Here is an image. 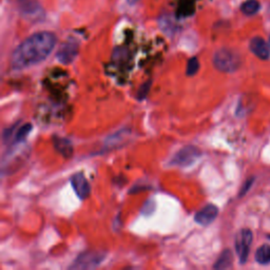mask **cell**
I'll return each mask as SVG.
<instances>
[{"instance_id": "cell-1", "label": "cell", "mask_w": 270, "mask_h": 270, "mask_svg": "<svg viewBox=\"0 0 270 270\" xmlns=\"http://www.w3.org/2000/svg\"><path fill=\"white\" fill-rule=\"evenodd\" d=\"M56 41V36L51 32H39L28 37L13 52L12 68L21 70L43 61L53 51Z\"/></svg>"}, {"instance_id": "cell-2", "label": "cell", "mask_w": 270, "mask_h": 270, "mask_svg": "<svg viewBox=\"0 0 270 270\" xmlns=\"http://www.w3.org/2000/svg\"><path fill=\"white\" fill-rule=\"evenodd\" d=\"M213 65L220 72L231 73L240 68L241 57L232 50L220 49L213 56Z\"/></svg>"}, {"instance_id": "cell-3", "label": "cell", "mask_w": 270, "mask_h": 270, "mask_svg": "<svg viewBox=\"0 0 270 270\" xmlns=\"http://www.w3.org/2000/svg\"><path fill=\"white\" fill-rule=\"evenodd\" d=\"M106 258V253L101 251L85 252L79 256L73 264L70 266V269H93L99 267Z\"/></svg>"}, {"instance_id": "cell-4", "label": "cell", "mask_w": 270, "mask_h": 270, "mask_svg": "<svg viewBox=\"0 0 270 270\" xmlns=\"http://www.w3.org/2000/svg\"><path fill=\"white\" fill-rule=\"evenodd\" d=\"M201 156V151L194 146H186L178 151L171 158L170 165L179 167H188L192 165Z\"/></svg>"}, {"instance_id": "cell-5", "label": "cell", "mask_w": 270, "mask_h": 270, "mask_svg": "<svg viewBox=\"0 0 270 270\" xmlns=\"http://www.w3.org/2000/svg\"><path fill=\"white\" fill-rule=\"evenodd\" d=\"M252 243V232L249 229H242L235 237V250L240 263L245 264Z\"/></svg>"}, {"instance_id": "cell-6", "label": "cell", "mask_w": 270, "mask_h": 270, "mask_svg": "<svg viewBox=\"0 0 270 270\" xmlns=\"http://www.w3.org/2000/svg\"><path fill=\"white\" fill-rule=\"evenodd\" d=\"M71 184L77 197L82 200L87 199L91 193V187L83 173H76L71 178Z\"/></svg>"}, {"instance_id": "cell-7", "label": "cell", "mask_w": 270, "mask_h": 270, "mask_svg": "<svg viewBox=\"0 0 270 270\" xmlns=\"http://www.w3.org/2000/svg\"><path fill=\"white\" fill-rule=\"evenodd\" d=\"M218 214V209L215 205L209 204L205 206L203 209H201L194 216V220L199 225L202 226H207L211 224L212 222L216 218Z\"/></svg>"}, {"instance_id": "cell-8", "label": "cell", "mask_w": 270, "mask_h": 270, "mask_svg": "<svg viewBox=\"0 0 270 270\" xmlns=\"http://www.w3.org/2000/svg\"><path fill=\"white\" fill-rule=\"evenodd\" d=\"M250 51L262 60L270 57V44H268L262 37H255L249 43Z\"/></svg>"}, {"instance_id": "cell-9", "label": "cell", "mask_w": 270, "mask_h": 270, "mask_svg": "<svg viewBox=\"0 0 270 270\" xmlns=\"http://www.w3.org/2000/svg\"><path fill=\"white\" fill-rule=\"evenodd\" d=\"M78 53V45L76 42H65L56 54L57 59L62 63H70L74 60Z\"/></svg>"}, {"instance_id": "cell-10", "label": "cell", "mask_w": 270, "mask_h": 270, "mask_svg": "<svg viewBox=\"0 0 270 270\" xmlns=\"http://www.w3.org/2000/svg\"><path fill=\"white\" fill-rule=\"evenodd\" d=\"M18 3L22 14H24L27 17L32 19L41 18L43 11L36 0H18Z\"/></svg>"}, {"instance_id": "cell-11", "label": "cell", "mask_w": 270, "mask_h": 270, "mask_svg": "<svg viewBox=\"0 0 270 270\" xmlns=\"http://www.w3.org/2000/svg\"><path fill=\"white\" fill-rule=\"evenodd\" d=\"M53 144L55 149L63 156V157H70L73 153V147L71 141L65 137L54 136L53 137Z\"/></svg>"}, {"instance_id": "cell-12", "label": "cell", "mask_w": 270, "mask_h": 270, "mask_svg": "<svg viewBox=\"0 0 270 270\" xmlns=\"http://www.w3.org/2000/svg\"><path fill=\"white\" fill-rule=\"evenodd\" d=\"M232 263H233L232 253L229 249H227L220 253V256L216 260L215 264L213 265V268L214 269H228L232 267Z\"/></svg>"}, {"instance_id": "cell-13", "label": "cell", "mask_w": 270, "mask_h": 270, "mask_svg": "<svg viewBox=\"0 0 270 270\" xmlns=\"http://www.w3.org/2000/svg\"><path fill=\"white\" fill-rule=\"evenodd\" d=\"M256 261L261 265L270 264V246L262 245L256 252Z\"/></svg>"}, {"instance_id": "cell-14", "label": "cell", "mask_w": 270, "mask_h": 270, "mask_svg": "<svg viewBox=\"0 0 270 270\" xmlns=\"http://www.w3.org/2000/svg\"><path fill=\"white\" fill-rule=\"evenodd\" d=\"M261 6L258 0H247L242 6H241V11L245 15H255L256 13L259 12Z\"/></svg>"}, {"instance_id": "cell-15", "label": "cell", "mask_w": 270, "mask_h": 270, "mask_svg": "<svg viewBox=\"0 0 270 270\" xmlns=\"http://www.w3.org/2000/svg\"><path fill=\"white\" fill-rule=\"evenodd\" d=\"M200 70V62L197 57L190 58L187 62V68H186V75L187 76H193L195 75Z\"/></svg>"}, {"instance_id": "cell-16", "label": "cell", "mask_w": 270, "mask_h": 270, "mask_svg": "<svg viewBox=\"0 0 270 270\" xmlns=\"http://www.w3.org/2000/svg\"><path fill=\"white\" fill-rule=\"evenodd\" d=\"M32 131V125L26 124L21 126L20 128L15 133V141L16 142H21L26 139V137L29 135V133Z\"/></svg>"}, {"instance_id": "cell-17", "label": "cell", "mask_w": 270, "mask_h": 270, "mask_svg": "<svg viewBox=\"0 0 270 270\" xmlns=\"http://www.w3.org/2000/svg\"><path fill=\"white\" fill-rule=\"evenodd\" d=\"M151 84H152V82L149 81V82L145 83L144 85H142L139 88V90L137 92V95H136V97H137L138 101H142V100H145L147 97V95H148V93L150 91V88H151Z\"/></svg>"}, {"instance_id": "cell-18", "label": "cell", "mask_w": 270, "mask_h": 270, "mask_svg": "<svg viewBox=\"0 0 270 270\" xmlns=\"http://www.w3.org/2000/svg\"><path fill=\"white\" fill-rule=\"evenodd\" d=\"M253 182H255V178L248 179V180L246 181V183L244 184V186H243V188H242V190H241V192H240V197H243V195H245V194L248 192V190L251 188Z\"/></svg>"}, {"instance_id": "cell-19", "label": "cell", "mask_w": 270, "mask_h": 270, "mask_svg": "<svg viewBox=\"0 0 270 270\" xmlns=\"http://www.w3.org/2000/svg\"><path fill=\"white\" fill-rule=\"evenodd\" d=\"M136 2H137V0H128V3H129L130 5H134Z\"/></svg>"}, {"instance_id": "cell-20", "label": "cell", "mask_w": 270, "mask_h": 270, "mask_svg": "<svg viewBox=\"0 0 270 270\" xmlns=\"http://www.w3.org/2000/svg\"><path fill=\"white\" fill-rule=\"evenodd\" d=\"M268 13H269V15H270V6H269V10H268Z\"/></svg>"}, {"instance_id": "cell-21", "label": "cell", "mask_w": 270, "mask_h": 270, "mask_svg": "<svg viewBox=\"0 0 270 270\" xmlns=\"http://www.w3.org/2000/svg\"><path fill=\"white\" fill-rule=\"evenodd\" d=\"M268 237H269V239H270V235H269V236H268Z\"/></svg>"}, {"instance_id": "cell-22", "label": "cell", "mask_w": 270, "mask_h": 270, "mask_svg": "<svg viewBox=\"0 0 270 270\" xmlns=\"http://www.w3.org/2000/svg\"><path fill=\"white\" fill-rule=\"evenodd\" d=\"M269 44H270V40H269Z\"/></svg>"}]
</instances>
